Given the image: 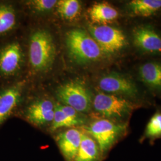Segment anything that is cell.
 Listing matches in <instances>:
<instances>
[{"mask_svg":"<svg viewBox=\"0 0 161 161\" xmlns=\"http://www.w3.org/2000/svg\"><path fill=\"white\" fill-rule=\"evenodd\" d=\"M139 106L128 98L104 92L97 94L92 100V108L102 118L124 124H128L133 111Z\"/></svg>","mask_w":161,"mask_h":161,"instance_id":"obj_1","label":"cell"},{"mask_svg":"<svg viewBox=\"0 0 161 161\" xmlns=\"http://www.w3.org/2000/svg\"><path fill=\"white\" fill-rule=\"evenodd\" d=\"M128 129V124L101 118L92 121L85 127L84 131L96 140L104 157L115 144L127 136Z\"/></svg>","mask_w":161,"mask_h":161,"instance_id":"obj_2","label":"cell"},{"mask_svg":"<svg viewBox=\"0 0 161 161\" xmlns=\"http://www.w3.org/2000/svg\"><path fill=\"white\" fill-rule=\"evenodd\" d=\"M66 44L70 56L79 64L96 61L103 53L96 41L83 29L69 31L66 35Z\"/></svg>","mask_w":161,"mask_h":161,"instance_id":"obj_3","label":"cell"},{"mask_svg":"<svg viewBox=\"0 0 161 161\" xmlns=\"http://www.w3.org/2000/svg\"><path fill=\"white\" fill-rule=\"evenodd\" d=\"M56 56V47L51 34L46 30L34 32L29 41L30 64L36 71H46L52 66Z\"/></svg>","mask_w":161,"mask_h":161,"instance_id":"obj_4","label":"cell"},{"mask_svg":"<svg viewBox=\"0 0 161 161\" xmlns=\"http://www.w3.org/2000/svg\"><path fill=\"white\" fill-rule=\"evenodd\" d=\"M57 97L64 104L69 106L77 112L86 114L92 108L90 93L82 84L77 82H69L58 88Z\"/></svg>","mask_w":161,"mask_h":161,"instance_id":"obj_5","label":"cell"},{"mask_svg":"<svg viewBox=\"0 0 161 161\" xmlns=\"http://www.w3.org/2000/svg\"><path fill=\"white\" fill-rule=\"evenodd\" d=\"M89 32L104 53H115L127 44L125 35L122 31L114 27L105 25H91Z\"/></svg>","mask_w":161,"mask_h":161,"instance_id":"obj_6","label":"cell"},{"mask_svg":"<svg viewBox=\"0 0 161 161\" xmlns=\"http://www.w3.org/2000/svg\"><path fill=\"white\" fill-rule=\"evenodd\" d=\"M98 86L104 92L116 96L132 98L138 94V88L135 83L128 77L118 74L104 75L100 78Z\"/></svg>","mask_w":161,"mask_h":161,"instance_id":"obj_7","label":"cell"},{"mask_svg":"<svg viewBox=\"0 0 161 161\" xmlns=\"http://www.w3.org/2000/svg\"><path fill=\"white\" fill-rule=\"evenodd\" d=\"M132 39L135 46L143 52L161 53V36L148 26H140L132 31Z\"/></svg>","mask_w":161,"mask_h":161,"instance_id":"obj_8","label":"cell"},{"mask_svg":"<svg viewBox=\"0 0 161 161\" xmlns=\"http://www.w3.org/2000/svg\"><path fill=\"white\" fill-rule=\"evenodd\" d=\"M54 111L55 104L51 100H40L31 104L28 108L26 118L35 125L42 126L52 123Z\"/></svg>","mask_w":161,"mask_h":161,"instance_id":"obj_9","label":"cell"},{"mask_svg":"<svg viewBox=\"0 0 161 161\" xmlns=\"http://www.w3.org/2000/svg\"><path fill=\"white\" fill-rule=\"evenodd\" d=\"M82 131L70 128L60 132L56 137L58 146L67 161H74L80 146Z\"/></svg>","mask_w":161,"mask_h":161,"instance_id":"obj_10","label":"cell"},{"mask_svg":"<svg viewBox=\"0 0 161 161\" xmlns=\"http://www.w3.org/2000/svg\"><path fill=\"white\" fill-rule=\"evenodd\" d=\"M22 59V50L17 42L4 47L0 52V72L11 75L19 68Z\"/></svg>","mask_w":161,"mask_h":161,"instance_id":"obj_11","label":"cell"},{"mask_svg":"<svg viewBox=\"0 0 161 161\" xmlns=\"http://www.w3.org/2000/svg\"><path fill=\"white\" fill-rule=\"evenodd\" d=\"M103 158L97 143L83 131L80 146L74 161H102Z\"/></svg>","mask_w":161,"mask_h":161,"instance_id":"obj_12","label":"cell"},{"mask_svg":"<svg viewBox=\"0 0 161 161\" xmlns=\"http://www.w3.org/2000/svg\"><path fill=\"white\" fill-rule=\"evenodd\" d=\"M21 88L15 86L0 93V124L11 115L19 103Z\"/></svg>","mask_w":161,"mask_h":161,"instance_id":"obj_13","label":"cell"},{"mask_svg":"<svg viewBox=\"0 0 161 161\" xmlns=\"http://www.w3.org/2000/svg\"><path fill=\"white\" fill-rule=\"evenodd\" d=\"M139 76L146 85L156 90H161V64L149 62L140 66Z\"/></svg>","mask_w":161,"mask_h":161,"instance_id":"obj_14","label":"cell"},{"mask_svg":"<svg viewBox=\"0 0 161 161\" xmlns=\"http://www.w3.org/2000/svg\"><path fill=\"white\" fill-rule=\"evenodd\" d=\"M93 23H107L116 19L119 13L113 6L107 3H98L92 5L88 10Z\"/></svg>","mask_w":161,"mask_h":161,"instance_id":"obj_15","label":"cell"},{"mask_svg":"<svg viewBox=\"0 0 161 161\" xmlns=\"http://www.w3.org/2000/svg\"><path fill=\"white\" fill-rule=\"evenodd\" d=\"M128 8L133 15L149 17L161 8V0H132Z\"/></svg>","mask_w":161,"mask_h":161,"instance_id":"obj_16","label":"cell"},{"mask_svg":"<svg viewBox=\"0 0 161 161\" xmlns=\"http://www.w3.org/2000/svg\"><path fill=\"white\" fill-rule=\"evenodd\" d=\"M161 138V112H156L148 122L144 133L140 139V143H143L146 140L149 141L150 144Z\"/></svg>","mask_w":161,"mask_h":161,"instance_id":"obj_17","label":"cell"},{"mask_svg":"<svg viewBox=\"0 0 161 161\" xmlns=\"http://www.w3.org/2000/svg\"><path fill=\"white\" fill-rule=\"evenodd\" d=\"M16 16L12 6L0 5V35L11 31L15 26Z\"/></svg>","mask_w":161,"mask_h":161,"instance_id":"obj_18","label":"cell"},{"mask_svg":"<svg viewBox=\"0 0 161 161\" xmlns=\"http://www.w3.org/2000/svg\"><path fill=\"white\" fill-rule=\"evenodd\" d=\"M58 13L61 17L68 20H72L80 12V4L77 0H60L56 4Z\"/></svg>","mask_w":161,"mask_h":161,"instance_id":"obj_19","label":"cell"},{"mask_svg":"<svg viewBox=\"0 0 161 161\" xmlns=\"http://www.w3.org/2000/svg\"><path fill=\"white\" fill-rule=\"evenodd\" d=\"M79 125L75 121L70 119L68 116L59 109L56 104H55V111L54 118L52 121L50 130L52 131H54L62 128H70Z\"/></svg>","mask_w":161,"mask_h":161,"instance_id":"obj_20","label":"cell"},{"mask_svg":"<svg viewBox=\"0 0 161 161\" xmlns=\"http://www.w3.org/2000/svg\"><path fill=\"white\" fill-rule=\"evenodd\" d=\"M56 105L65 115L68 116L72 120L76 122L79 125H81L86 122L85 119L80 115V113L77 112L72 108L64 104L57 103Z\"/></svg>","mask_w":161,"mask_h":161,"instance_id":"obj_21","label":"cell"},{"mask_svg":"<svg viewBox=\"0 0 161 161\" xmlns=\"http://www.w3.org/2000/svg\"><path fill=\"white\" fill-rule=\"evenodd\" d=\"M58 1L56 0H34L31 1L30 4L35 10L38 12H47L52 10Z\"/></svg>","mask_w":161,"mask_h":161,"instance_id":"obj_22","label":"cell"}]
</instances>
